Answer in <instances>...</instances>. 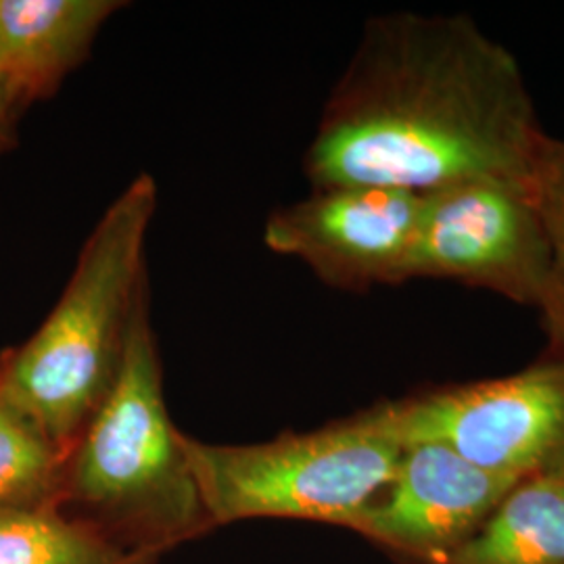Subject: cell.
<instances>
[{"mask_svg":"<svg viewBox=\"0 0 564 564\" xmlns=\"http://www.w3.org/2000/svg\"><path fill=\"white\" fill-rule=\"evenodd\" d=\"M423 195L393 188H323L274 212L265 245L341 289L408 281Z\"/></svg>","mask_w":564,"mask_h":564,"instance_id":"cell-7","label":"cell"},{"mask_svg":"<svg viewBox=\"0 0 564 564\" xmlns=\"http://www.w3.org/2000/svg\"><path fill=\"white\" fill-rule=\"evenodd\" d=\"M118 7L111 0H0V78L28 102L55 90Z\"/></svg>","mask_w":564,"mask_h":564,"instance_id":"cell-9","label":"cell"},{"mask_svg":"<svg viewBox=\"0 0 564 564\" xmlns=\"http://www.w3.org/2000/svg\"><path fill=\"white\" fill-rule=\"evenodd\" d=\"M529 188L550 245V274L538 310L547 335V356L564 358V141L544 134L533 158Z\"/></svg>","mask_w":564,"mask_h":564,"instance_id":"cell-13","label":"cell"},{"mask_svg":"<svg viewBox=\"0 0 564 564\" xmlns=\"http://www.w3.org/2000/svg\"><path fill=\"white\" fill-rule=\"evenodd\" d=\"M65 463L41 426L0 391V510H59Z\"/></svg>","mask_w":564,"mask_h":564,"instance_id":"cell-12","label":"cell"},{"mask_svg":"<svg viewBox=\"0 0 564 564\" xmlns=\"http://www.w3.org/2000/svg\"><path fill=\"white\" fill-rule=\"evenodd\" d=\"M437 564H564V475L514 485L477 533Z\"/></svg>","mask_w":564,"mask_h":564,"instance_id":"cell-10","label":"cell"},{"mask_svg":"<svg viewBox=\"0 0 564 564\" xmlns=\"http://www.w3.org/2000/svg\"><path fill=\"white\" fill-rule=\"evenodd\" d=\"M25 105L28 101L21 97L20 93L9 82L0 78V151L11 142L15 121Z\"/></svg>","mask_w":564,"mask_h":564,"instance_id":"cell-14","label":"cell"},{"mask_svg":"<svg viewBox=\"0 0 564 564\" xmlns=\"http://www.w3.org/2000/svg\"><path fill=\"white\" fill-rule=\"evenodd\" d=\"M550 245L524 182L470 181L423 195L410 279H444L512 302L544 300Z\"/></svg>","mask_w":564,"mask_h":564,"instance_id":"cell-6","label":"cell"},{"mask_svg":"<svg viewBox=\"0 0 564 564\" xmlns=\"http://www.w3.org/2000/svg\"><path fill=\"white\" fill-rule=\"evenodd\" d=\"M0 564H158L57 508L0 510Z\"/></svg>","mask_w":564,"mask_h":564,"instance_id":"cell-11","label":"cell"},{"mask_svg":"<svg viewBox=\"0 0 564 564\" xmlns=\"http://www.w3.org/2000/svg\"><path fill=\"white\" fill-rule=\"evenodd\" d=\"M372 412L402 447L447 445L517 481L564 475V358L547 356L500 379L445 384Z\"/></svg>","mask_w":564,"mask_h":564,"instance_id":"cell-5","label":"cell"},{"mask_svg":"<svg viewBox=\"0 0 564 564\" xmlns=\"http://www.w3.org/2000/svg\"><path fill=\"white\" fill-rule=\"evenodd\" d=\"M182 435L167 414L142 291L116 381L65 463L61 512L155 563L167 550L216 529Z\"/></svg>","mask_w":564,"mask_h":564,"instance_id":"cell-2","label":"cell"},{"mask_svg":"<svg viewBox=\"0 0 564 564\" xmlns=\"http://www.w3.org/2000/svg\"><path fill=\"white\" fill-rule=\"evenodd\" d=\"M517 59L464 15L372 23L307 153L323 188L429 195L470 181L529 184L544 139Z\"/></svg>","mask_w":564,"mask_h":564,"instance_id":"cell-1","label":"cell"},{"mask_svg":"<svg viewBox=\"0 0 564 564\" xmlns=\"http://www.w3.org/2000/svg\"><path fill=\"white\" fill-rule=\"evenodd\" d=\"M155 207L158 186L142 174L102 214L51 316L0 358V391L65 458L116 381Z\"/></svg>","mask_w":564,"mask_h":564,"instance_id":"cell-3","label":"cell"},{"mask_svg":"<svg viewBox=\"0 0 564 564\" xmlns=\"http://www.w3.org/2000/svg\"><path fill=\"white\" fill-rule=\"evenodd\" d=\"M521 484L442 444L403 447L393 481L349 531L412 564H437Z\"/></svg>","mask_w":564,"mask_h":564,"instance_id":"cell-8","label":"cell"},{"mask_svg":"<svg viewBox=\"0 0 564 564\" xmlns=\"http://www.w3.org/2000/svg\"><path fill=\"white\" fill-rule=\"evenodd\" d=\"M182 444L214 527L293 519L351 529L393 481L403 452L372 408L263 444H203L188 435Z\"/></svg>","mask_w":564,"mask_h":564,"instance_id":"cell-4","label":"cell"}]
</instances>
